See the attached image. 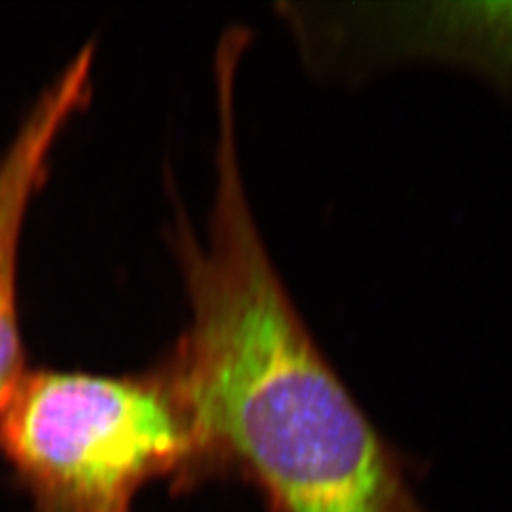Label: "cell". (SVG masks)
Wrapping results in <instances>:
<instances>
[{
  "label": "cell",
  "instance_id": "cell-1",
  "mask_svg": "<svg viewBox=\"0 0 512 512\" xmlns=\"http://www.w3.org/2000/svg\"><path fill=\"white\" fill-rule=\"evenodd\" d=\"M190 321L162 368L194 442L183 488L232 473L272 512H429L302 321L258 230L239 154H215L207 230H175Z\"/></svg>",
  "mask_w": 512,
  "mask_h": 512
},
{
  "label": "cell",
  "instance_id": "cell-2",
  "mask_svg": "<svg viewBox=\"0 0 512 512\" xmlns=\"http://www.w3.org/2000/svg\"><path fill=\"white\" fill-rule=\"evenodd\" d=\"M0 454L33 512H133L156 478L183 488L194 442L164 370L27 368L0 408Z\"/></svg>",
  "mask_w": 512,
  "mask_h": 512
},
{
  "label": "cell",
  "instance_id": "cell-3",
  "mask_svg": "<svg viewBox=\"0 0 512 512\" xmlns=\"http://www.w3.org/2000/svg\"><path fill=\"white\" fill-rule=\"evenodd\" d=\"M93 55L86 44L69 59L0 150V408L27 370L18 304L23 224L61 131L90 97Z\"/></svg>",
  "mask_w": 512,
  "mask_h": 512
}]
</instances>
